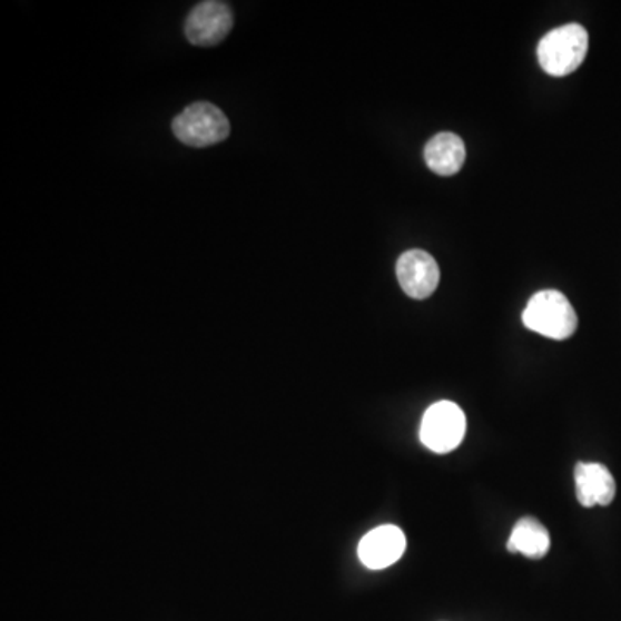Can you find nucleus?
<instances>
[{
    "label": "nucleus",
    "mask_w": 621,
    "mask_h": 621,
    "mask_svg": "<svg viewBox=\"0 0 621 621\" xmlns=\"http://www.w3.org/2000/svg\"><path fill=\"white\" fill-rule=\"evenodd\" d=\"M406 544V535L400 526H376L361 539L357 556L369 570H384L403 558Z\"/></svg>",
    "instance_id": "0eeeda50"
},
{
    "label": "nucleus",
    "mask_w": 621,
    "mask_h": 621,
    "mask_svg": "<svg viewBox=\"0 0 621 621\" xmlns=\"http://www.w3.org/2000/svg\"><path fill=\"white\" fill-rule=\"evenodd\" d=\"M466 147L461 137L451 131L435 135L425 147V161L432 171L451 177L463 168Z\"/></svg>",
    "instance_id": "1a4fd4ad"
},
{
    "label": "nucleus",
    "mask_w": 621,
    "mask_h": 621,
    "mask_svg": "<svg viewBox=\"0 0 621 621\" xmlns=\"http://www.w3.org/2000/svg\"><path fill=\"white\" fill-rule=\"evenodd\" d=\"M589 49V34L576 23L549 31L539 43V62L545 73L566 77L580 68Z\"/></svg>",
    "instance_id": "f03ea898"
},
{
    "label": "nucleus",
    "mask_w": 621,
    "mask_h": 621,
    "mask_svg": "<svg viewBox=\"0 0 621 621\" xmlns=\"http://www.w3.org/2000/svg\"><path fill=\"white\" fill-rule=\"evenodd\" d=\"M464 435H466V414L456 403L438 401L423 414L420 441L432 453H451L460 447Z\"/></svg>",
    "instance_id": "20e7f679"
},
{
    "label": "nucleus",
    "mask_w": 621,
    "mask_h": 621,
    "mask_svg": "<svg viewBox=\"0 0 621 621\" xmlns=\"http://www.w3.org/2000/svg\"><path fill=\"white\" fill-rule=\"evenodd\" d=\"M395 273L403 290L411 299L416 300L432 296L441 282L437 262L425 250L414 249L404 253L395 266Z\"/></svg>",
    "instance_id": "423d86ee"
},
{
    "label": "nucleus",
    "mask_w": 621,
    "mask_h": 621,
    "mask_svg": "<svg viewBox=\"0 0 621 621\" xmlns=\"http://www.w3.org/2000/svg\"><path fill=\"white\" fill-rule=\"evenodd\" d=\"M575 489L583 507L610 506L617 497L613 473L601 463L576 464Z\"/></svg>",
    "instance_id": "6e6552de"
},
{
    "label": "nucleus",
    "mask_w": 621,
    "mask_h": 621,
    "mask_svg": "<svg viewBox=\"0 0 621 621\" xmlns=\"http://www.w3.org/2000/svg\"><path fill=\"white\" fill-rule=\"evenodd\" d=\"M234 28V11L227 2L206 0L190 11L185 20V37L199 47H215L227 39Z\"/></svg>",
    "instance_id": "39448f33"
},
{
    "label": "nucleus",
    "mask_w": 621,
    "mask_h": 621,
    "mask_svg": "<svg viewBox=\"0 0 621 621\" xmlns=\"http://www.w3.org/2000/svg\"><path fill=\"white\" fill-rule=\"evenodd\" d=\"M506 548L507 551L522 554L530 560H542L548 556L551 549V535L538 518L525 516L518 520L516 525L511 530Z\"/></svg>",
    "instance_id": "9d476101"
},
{
    "label": "nucleus",
    "mask_w": 621,
    "mask_h": 621,
    "mask_svg": "<svg viewBox=\"0 0 621 621\" xmlns=\"http://www.w3.org/2000/svg\"><path fill=\"white\" fill-rule=\"evenodd\" d=\"M171 128L181 144L197 149L223 142L230 135V121L211 102L190 103L172 119Z\"/></svg>",
    "instance_id": "7ed1b4c3"
},
{
    "label": "nucleus",
    "mask_w": 621,
    "mask_h": 621,
    "mask_svg": "<svg viewBox=\"0 0 621 621\" xmlns=\"http://www.w3.org/2000/svg\"><path fill=\"white\" fill-rule=\"evenodd\" d=\"M522 318L529 331L552 341H566L579 328L575 307L558 290L538 292L526 304Z\"/></svg>",
    "instance_id": "f257e3e1"
}]
</instances>
